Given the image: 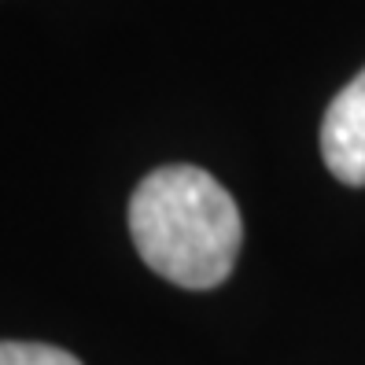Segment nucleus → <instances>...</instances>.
Returning <instances> with one entry per match:
<instances>
[{
    "label": "nucleus",
    "mask_w": 365,
    "mask_h": 365,
    "mask_svg": "<svg viewBox=\"0 0 365 365\" xmlns=\"http://www.w3.org/2000/svg\"><path fill=\"white\" fill-rule=\"evenodd\" d=\"M130 232L148 269L192 292L218 288L244 244L240 207L200 166H159L130 200Z\"/></svg>",
    "instance_id": "obj_1"
},
{
    "label": "nucleus",
    "mask_w": 365,
    "mask_h": 365,
    "mask_svg": "<svg viewBox=\"0 0 365 365\" xmlns=\"http://www.w3.org/2000/svg\"><path fill=\"white\" fill-rule=\"evenodd\" d=\"M321 159L343 185H365V71L329 103Z\"/></svg>",
    "instance_id": "obj_2"
},
{
    "label": "nucleus",
    "mask_w": 365,
    "mask_h": 365,
    "mask_svg": "<svg viewBox=\"0 0 365 365\" xmlns=\"http://www.w3.org/2000/svg\"><path fill=\"white\" fill-rule=\"evenodd\" d=\"M0 365H81L71 351L48 347V343H15L0 339Z\"/></svg>",
    "instance_id": "obj_3"
}]
</instances>
